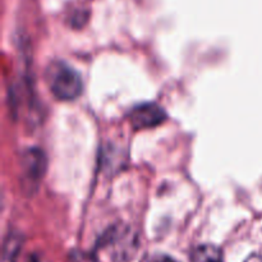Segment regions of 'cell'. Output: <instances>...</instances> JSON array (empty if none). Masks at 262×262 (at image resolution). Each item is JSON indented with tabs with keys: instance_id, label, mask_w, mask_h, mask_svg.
Listing matches in <instances>:
<instances>
[{
	"instance_id": "obj_1",
	"label": "cell",
	"mask_w": 262,
	"mask_h": 262,
	"mask_svg": "<svg viewBox=\"0 0 262 262\" xmlns=\"http://www.w3.org/2000/svg\"><path fill=\"white\" fill-rule=\"evenodd\" d=\"M49 83L51 92L59 100L69 101L82 94V78L72 67L63 61L54 63L49 69Z\"/></svg>"
},
{
	"instance_id": "obj_2",
	"label": "cell",
	"mask_w": 262,
	"mask_h": 262,
	"mask_svg": "<svg viewBox=\"0 0 262 262\" xmlns=\"http://www.w3.org/2000/svg\"><path fill=\"white\" fill-rule=\"evenodd\" d=\"M102 248L114 262H127L135 257L138 248L137 237L127 227H114L101 241Z\"/></svg>"
},
{
	"instance_id": "obj_3",
	"label": "cell",
	"mask_w": 262,
	"mask_h": 262,
	"mask_svg": "<svg viewBox=\"0 0 262 262\" xmlns=\"http://www.w3.org/2000/svg\"><path fill=\"white\" fill-rule=\"evenodd\" d=\"M165 110L158 104L146 102L133 107L129 114V120L135 129H150L165 122Z\"/></svg>"
},
{
	"instance_id": "obj_4",
	"label": "cell",
	"mask_w": 262,
	"mask_h": 262,
	"mask_svg": "<svg viewBox=\"0 0 262 262\" xmlns=\"http://www.w3.org/2000/svg\"><path fill=\"white\" fill-rule=\"evenodd\" d=\"M23 173L25 179L32 188L33 184L38 183L45 173L46 168V158L42 151L37 148H31L23 155L22 159Z\"/></svg>"
},
{
	"instance_id": "obj_5",
	"label": "cell",
	"mask_w": 262,
	"mask_h": 262,
	"mask_svg": "<svg viewBox=\"0 0 262 262\" xmlns=\"http://www.w3.org/2000/svg\"><path fill=\"white\" fill-rule=\"evenodd\" d=\"M191 262H224L223 252L214 245H200L192 251Z\"/></svg>"
},
{
	"instance_id": "obj_6",
	"label": "cell",
	"mask_w": 262,
	"mask_h": 262,
	"mask_svg": "<svg viewBox=\"0 0 262 262\" xmlns=\"http://www.w3.org/2000/svg\"><path fill=\"white\" fill-rule=\"evenodd\" d=\"M150 262H178V261L174 260V258L170 257V256L161 255V256H156V257H154Z\"/></svg>"
},
{
	"instance_id": "obj_7",
	"label": "cell",
	"mask_w": 262,
	"mask_h": 262,
	"mask_svg": "<svg viewBox=\"0 0 262 262\" xmlns=\"http://www.w3.org/2000/svg\"><path fill=\"white\" fill-rule=\"evenodd\" d=\"M245 262H262V251L252 253Z\"/></svg>"
}]
</instances>
